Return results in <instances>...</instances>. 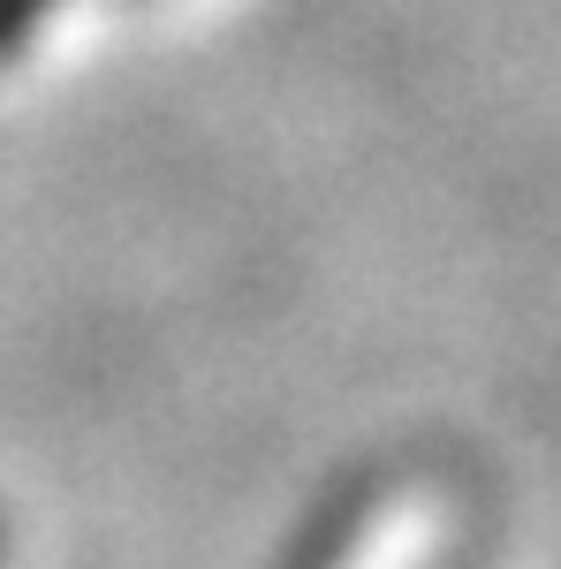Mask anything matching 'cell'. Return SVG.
<instances>
[{
  "mask_svg": "<svg viewBox=\"0 0 561 569\" xmlns=\"http://www.w3.org/2000/svg\"><path fill=\"white\" fill-rule=\"evenodd\" d=\"M0 555H8V525H0Z\"/></svg>",
  "mask_w": 561,
  "mask_h": 569,
  "instance_id": "cell-2",
  "label": "cell"
},
{
  "mask_svg": "<svg viewBox=\"0 0 561 569\" xmlns=\"http://www.w3.org/2000/svg\"><path fill=\"white\" fill-rule=\"evenodd\" d=\"M61 8H69V0H0V61L31 53V39H39Z\"/></svg>",
  "mask_w": 561,
  "mask_h": 569,
  "instance_id": "cell-1",
  "label": "cell"
}]
</instances>
